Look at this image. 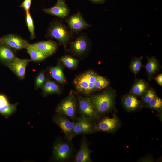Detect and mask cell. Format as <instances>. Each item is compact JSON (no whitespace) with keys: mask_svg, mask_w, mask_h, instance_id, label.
Instances as JSON below:
<instances>
[{"mask_svg":"<svg viewBox=\"0 0 162 162\" xmlns=\"http://www.w3.org/2000/svg\"><path fill=\"white\" fill-rule=\"evenodd\" d=\"M115 94L107 90L90 98L91 103L98 114L100 116L112 111L114 107Z\"/></svg>","mask_w":162,"mask_h":162,"instance_id":"obj_1","label":"cell"},{"mask_svg":"<svg viewBox=\"0 0 162 162\" xmlns=\"http://www.w3.org/2000/svg\"><path fill=\"white\" fill-rule=\"evenodd\" d=\"M72 32L61 22L56 20L52 22L47 29L46 35L56 40L65 46L72 37Z\"/></svg>","mask_w":162,"mask_h":162,"instance_id":"obj_2","label":"cell"},{"mask_svg":"<svg viewBox=\"0 0 162 162\" xmlns=\"http://www.w3.org/2000/svg\"><path fill=\"white\" fill-rule=\"evenodd\" d=\"M98 75L95 72L90 71L77 76L74 81L77 91L86 94L94 91V84Z\"/></svg>","mask_w":162,"mask_h":162,"instance_id":"obj_3","label":"cell"},{"mask_svg":"<svg viewBox=\"0 0 162 162\" xmlns=\"http://www.w3.org/2000/svg\"><path fill=\"white\" fill-rule=\"evenodd\" d=\"M77 106L75 97L71 92L59 104L56 111L57 114L67 117L74 122L76 118Z\"/></svg>","mask_w":162,"mask_h":162,"instance_id":"obj_4","label":"cell"},{"mask_svg":"<svg viewBox=\"0 0 162 162\" xmlns=\"http://www.w3.org/2000/svg\"><path fill=\"white\" fill-rule=\"evenodd\" d=\"M69 141L59 140L55 143L53 147V159L58 161H65L69 159L73 152L71 144Z\"/></svg>","mask_w":162,"mask_h":162,"instance_id":"obj_5","label":"cell"},{"mask_svg":"<svg viewBox=\"0 0 162 162\" xmlns=\"http://www.w3.org/2000/svg\"><path fill=\"white\" fill-rule=\"evenodd\" d=\"M121 125V122L116 114L112 117H105L99 120L95 124V131H103L112 133L118 129Z\"/></svg>","mask_w":162,"mask_h":162,"instance_id":"obj_6","label":"cell"},{"mask_svg":"<svg viewBox=\"0 0 162 162\" xmlns=\"http://www.w3.org/2000/svg\"><path fill=\"white\" fill-rule=\"evenodd\" d=\"M79 111L82 116L92 121L98 120L100 116L95 110L89 98L77 94Z\"/></svg>","mask_w":162,"mask_h":162,"instance_id":"obj_7","label":"cell"},{"mask_svg":"<svg viewBox=\"0 0 162 162\" xmlns=\"http://www.w3.org/2000/svg\"><path fill=\"white\" fill-rule=\"evenodd\" d=\"M0 43L8 46L15 51L26 49L29 44L26 40L20 36L12 34L0 37Z\"/></svg>","mask_w":162,"mask_h":162,"instance_id":"obj_8","label":"cell"},{"mask_svg":"<svg viewBox=\"0 0 162 162\" xmlns=\"http://www.w3.org/2000/svg\"><path fill=\"white\" fill-rule=\"evenodd\" d=\"M74 122V137L80 134H90L95 132V124L88 118L81 116L76 118Z\"/></svg>","mask_w":162,"mask_h":162,"instance_id":"obj_9","label":"cell"},{"mask_svg":"<svg viewBox=\"0 0 162 162\" xmlns=\"http://www.w3.org/2000/svg\"><path fill=\"white\" fill-rule=\"evenodd\" d=\"M53 120L63 130L67 140L70 141L74 137V122L71 121L67 117L58 114L54 116Z\"/></svg>","mask_w":162,"mask_h":162,"instance_id":"obj_10","label":"cell"},{"mask_svg":"<svg viewBox=\"0 0 162 162\" xmlns=\"http://www.w3.org/2000/svg\"><path fill=\"white\" fill-rule=\"evenodd\" d=\"M66 22L72 32H78L90 26L79 12L71 15L66 20Z\"/></svg>","mask_w":162,"mask_h":162,"instance_id":"obj_11","label":"cell"},{"mask_svg":"<svg viewBox=\"0 0 162 162\" xmlns=\"http://www.w3.org/2000/svg\"><path fill=\"white\" fill-rule=\"evenodd\" d=\"M30 61L28 59H20L16 57L8 67L20 80L25 77L26 67Z\"/></svg>","mask_w":162,"mask_h":162,"instance_id":"obj_12","label":"cell"},{"mask_svg":"<svg viewBox=\"0 0 162 162\" xmlns=\"http://www.w3.org/2000/svg\"><path fill=\"white\" fill-rule=\"evenodd\" d=\"M92 151L90 149L89 144L85 136H83L80 144V148L76 154L75 162H92L90 154Z\"/></svg>","mask_w":162,"mask_h":162,"instance_id":"obj_13","label":"cell"},{"mask_svg":"<svg viewBox=\"0 0 162 162\" xmlns=\"http://www.w3.org/2000/svg\"><path fill=\"white\" fill-rule=\"evenodd\" d=\"M43 11L47 14L61 18L66 17L70 12V9L65 2H58L51 8L43 9Z\"/></svg>","mask_w":162,"mask_h":162,"instance_id":"obj_14","label":"cell"},{"mask_svg":"<svg viewBox=\"0 0 162 162\" xmlns=\"http://www.w3.org/2000/svg\"><path fill=\"white\" fill-rule=\"evenodd\" d=\"M122 102L124 108L128 112H134L142 107L141 102L136 97L132 94H127L123 96Z\"/></svg>","mask_w":162,"mask_h":162,"instance_id":"obj_15","label":"cell"},{"mask_svg":"<svg viewBox=\"0 0 162 162\" xmlns=\"http://www.w3.org/2000/svg\"><path fill=\"white\" fill-rule=\"evenodd\" d=\"M29 46L40 50L48 56L54 53L58 47L57 43L52 40L39 41L29 44Z\"/></svg>","mask_w":162,"mask_h":162,"instance_id":"obj_16","label":"cell"},{"mask_svg":"<svg viewBox=\"0 0 162 162\" xmlns=\"http://www.w3.org/2000/svg\"><path fill=\"white\" fill-rule=\"evenodd\" d=\"M14 51L8 46L0 43V62L8 67L16 57Z\"/></svg>","mask_w":162,"mask_h":162,"instance_id":"obj_17","label":"cell"},{"mask_svg":"<svg viewBox=\"0 0 162 162\" xmlns=\"http://www.w3.org/2000/svg\"><path fill=\"white\" fill-rule=\"evenodd\" d=\"M88 45V41L85 36L81 35L77 37L70 43L72 51L75 54L80 55L86 50Z\"/></svg>","mask_w":162,"mask_h":162,"instance_id":"obj_18","label":"cell"},{"mask_svg":"<svg viewBox=\"0 0 162 162\" xmlns=\"http://www.w3.org/2000/svg\"><path fill=\"white\" fill-rule=\"evenodd\" d=\"M30 57V61L39 62L44 60L48 57L47 55L40 50L29 46L26 48Z\"/></svg>","mask_w":162,"mask_h":162,"instance_id":"obj_19","label":"cell"},{"mask_svg":"<svg viewBox=\"0 0 162 162\" xmlns=\"http://www.w3.org/2000/svg\"><path fill=\"white\" fill-rule=\"evenodd\" d=\"M50 72L51 76L59 83L63 84L66 81L64 74L59 66L50 68Z\"/></svg>","mask_w":162,"mask_h":162,"instance_id":"obj_20","label":"cell"},{"mask_svg":"<svg viewBox=\"0 0 162 162\" xmlns=\"http://www.w3.org/2000/svg\"><path fill=\"white\" fill-rule=\"evenodd\" d=\"M159 64L157 59L154 57L148 58V62L145 68L148 73L149 79L158 70Z\"/></svg>","mask_w":162,"mask_h":162,"instance_id":"obj_21","label":"cell"},{"mask_svg":"<svg viewBox=\"0 0 162 162\" xmlns=\"http://www.w3.org/2000/svg\"><path fill=\"white\" fill-rule=\"evenodd\" d=\"M147 86L142 80L137 81L133 86L131 92L136 96H141L147 90Z\"/></svg>","mask_w":162,"mask_h":162,"instance_id":"obj_22","label":"cell"},{"mask_svg":"<svg viewBox=\"0 0 162 162\" xmlns=\"http://www.w3.org/2000/svg\"><path fill=\"white\" fill-rule=\"evenodd\" d=\"M60 61L67 67L70 68H74L77 67L78 60L70 56H65L60 58Z\"/></svg>","mask_w":162,"mask_h":162,"instance_id":"obj_23","label":"cell"},{"mask_svg":"<svg viewBox=\"0 0 162 162\" xmlns=\"http://www.w3.org/2000/svg\"><path fill=\"white\" fill-rule=\"evenodd\" d=\"M26 22L30 33V38L33 40L36 37L33 20L30 12L26 13Z\"/></svg>","mask_w":162,"mask_h":162,"instance_id":"obj_24","label":"cell"},{"mask_svg":"<svg viewBox=\"0 0 162 162\" xmlns=\"http://www.w3.org/2000/svg\"><path fill=\"white\" fill-rule=\"evenodd\" d=\"M151 109L158 112H160L162 109V100L161 99L156 96L150 101L146 105Z\"/></svg>","mask_w":162,"mask_h":162,"instance_id":"obj_25","label":"cell"},{"mask_svg":"<svg viewBox=\"0 0 162 162\" xmlns=\"http://www.w3.org/2000/svg\"><path fill=\"white\" fill-rule=\"evenodd\" d=\"M16 106V104H12L9 102L0 107V113L5 116H8L15 111Z\"/></svg>","mask_w":162,"mask_h":162,"instance_id":"obj_26","label":"cell"},{"mask_svg":"<svg viewBox=\"0 0 162 162\" xmlns=\"http://www.w3.org/2000/svg\"><path fill=\"white\" fill-rule=\"evenodd\" d=\"M142 58V56L139 58H134L131 61L130 68L135 75L137 74L139 72L141 68Z\"/></svg>","mask_w":162,"mask_h":162,"instance_id":"obj_27","label":"cell"},{"mask_svg":"<svg viewBox=\"0 0 162 162\" xmlns=\"http://www.w3.org/2000/svg\"><path fill=\"white\" fill-rule=\"evenodd\" d=\"M109 84V81L106 78L98 75L94 84V90L98 91L103 89Z\"/></svg>","mask_w":162,"mask_h":162,"instance_id":"obj_28","label":"cell"},{"mask_svg":"<svg viewBox=\"0 0 162 162\" xmlns=\"http://www.w3.org/2000/svg\"><path fill=\"white\" fill-rule=\"evenodd\" d=\"M157 95L153 89L147 90L142 95V101L146 105Z\"/></svg>","mask_w":162,"mask_h":162,"instance_id":"obj_29","label":"cell"},{"mask_svg":"<svg viewBox=\"0 0 162 162\" xmlns=\"http://www.w3.org/2000/svg\"><path fill=\"white\" fill-rule=\"evenodd\" d=\"M45 81V73L44 71L40 72L37 76L35 82V86L36 89L41 87Z\"/></svg>","mask_w":162,"mask_h":162,"instance_id":"obj_30","label":"cell"},{"mask_svg":"<svg viewBox=\"0 0 162 162\" xmlns=\"http://www.w3.org/2000/svg\"><path fill=\"white\" fill-rule=\"evenodd\" d=\"M51 81L47 79L42 87L43 92L45 94H50Z\"/></svg>","mask_w":162,"mask_h":162,"instance_id":"obj_31","label":"cell"},{"mask_svg":"<svg viewBox=\"0 0 162 162\" xmlns=\"http://www.w3.org/2000/svg\"><path fill=\"white\" fill-rule=\"evenodd\" d=\"M32 0H24L20 7L23 8L26 13L30 12Z\"/></svg>","mask_w":162,"mask_h":162,"instance_id":"obj_32","label":"cell"},{"mask_svg":"<svg viewBox=\"0 0 162 162\" xmlns=\"http://www.w3.org/2000/svg\"><path fill=\"white\" fill-rule=\"evenodd\" d=\"M60 92V90L58 85L54 82L51 81L50 94H59Z\"/></svg>","mask_w":162,"mask_h":162,"instance_id":"obj_33","label":"cell"},{"mask_svg":"<svg viewBox=\"0 0 162 162\" xmlns=\"http://www.w3.org/2000/svg\"><path fill=\"white\" fill-rule=\"evenodd\" d=\"M9 103L6 96L4 94H0V107Z\"/></svg>","mask_w":162,"mask_h":162,"instance_id":"obj_34","label":"cell"},{"mask_svg":"<svg viewBox=\"0 0 162 162\" xmlns=\"http://www.w3.org/2000/svg\"><path fill=\"white\" fill-rule=\"evenodd\" d=\"M158 84L160 86L162 85V74L158 75L155 78Z\"/></svg>","mask_w":162,"mask_h":162,"instance_id":"obj_35","label":"cell"},{"mask_svg":"<svg viewBox=\"0 0 162 162\" xmlns=\"http://www.w3.org/2000/svg\"><path fill=\"white\" fill-rule=\"evenodd\" d=\"M93 2L97 3H102L105 1V0H90Z\"/></svg>","mask_w":162,"mask_h":162,"instance_id":"obj_36","label":"cell"},{"mask_svg":"<svg viewBox=\"0 0 162 162\" xmlns=\"http://www.w3.org/2000/svg\"><path fill=\"white\" fill-rule=\"evenodd\" d=\"M57 2H65V0H57Z\"/></svg>","mask_w":162,"mask_h":162,"instance_id":"obj_37","label":"cell"}]
</instances>
